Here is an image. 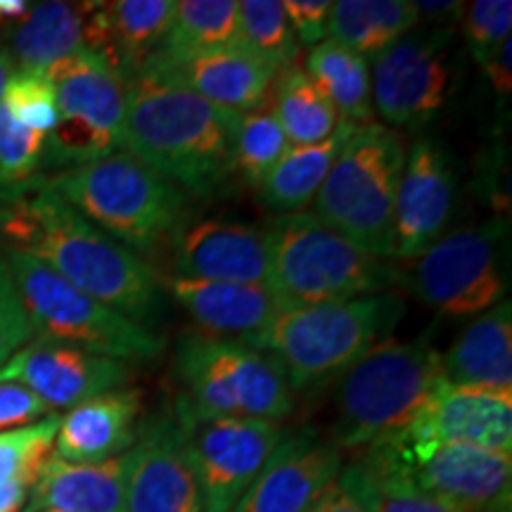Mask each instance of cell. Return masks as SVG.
I'll use <instances>...</instances> for the list:
<instances>
[{
    "instance_id": "obj_1",
    "label": "cell",
    "mask_w": 512,
    "mask_h": 512,
    "mask_svg": "<svg viewBox=\"0 0 512 512\" xmlns=\"http://www.w3.org/2000/svg\"><path fill=\"white\" fill-rule=\"evenodd\" d=\"M0 247L31 254L76 290L159 335L166 316L159 273L83 219L43 178L0 192Z\"/></svg>"
},
{
    "instance_id": "obj_2",
    "label": "cell",
    "mask_w": 512,
    "mask_h": 512,
    "mask_svg": "<svg viewBox=\"0 0 512 512\" xmlns=\"http://www.w3.org/2000/svg\"><path fill=\"white\" fill-rule=\"evenodd\" d=\"M242 114L211 105L178 83L140 74L126 86L121 152L185 197L207 200L235 176Z\"/></svg>"
},
{
    "instance_id": "obj_3",
    "label": "cell",
    "mask_w": 512,
    "mask_h": 512,
    "mask_svg": "<svg viewBox=\"0 0 512 512\" xmlns=\"http://www.w3.org/2000/svg\"><path fill=\"white\" fill-rule=\"evenodd\" d=\"M406 313L399 294L382 292L337 304L287 309L264 330L240 339L271 354L294 392H311L344 375L370 349L384 342Z\"/></svg>"
},
{
    "instance_id": "obj_4",
    "label": "cell",
    "mask_w": 512,
    "mask_h": 512,
    "mask_svg": "<svg viewBox=\"0 0 512 512\" xmlns=\"http://www.w3.org/2000/svg\"><path fill=\"white\" fill-rule=\"evenodd\" d=\"M441 380V351L430 337H387L342 375L332 441L342 453L392 444Z\"/></svg>"
},
{
    "instance_id": "obj_5",
    "label": "cell",
    "mask_w": 512,
    "mask_h": 512,
    "mask_svg": "<svg viewBox=\"0 0 512 512\" xmlns=\"http://www.w3.org/2000/svg\"><path fill=\"white\" fill-rule=\"evenodd\" d=\"M264 230L268 287L287 309L349 302L401 283V268L392 259L366 254L311 211L278 216Z\"/></svg>"
},
{
    "instance_id": "obj_6",
    "label": "cell",
    "mask_w": 512,
    "mask_h": 512,
    "mask_svg": "<svg viewBox=\"0 0 512 512\" xmlns=\"http://www.w3.org/2000/svg\"><path fill=\"white\" fill-rule=\"evenodd\" d=\"M43 183L136 256L155 254L188 216V197L126 152L43 176Z\"/></svg>"
},
{
    "instance_id": "obj_7",
    "label": "cell",
    "mask_w": 512,
    "mask_h": 512,
    "mask_svg": "<svg viewBox=\"0 0 512 512\" xmlns=\"http://www.w3.org/2000/svg\"><path fill=\"white\" fill-rule=\"evenodd\" d=\"M406 150V138L394 128L375 121L354 128L313 200L325 226L377 259H394V207Z\"/></svg>"
},
{
    "instance_id": "obj_8",
    "label": "cell",
    "mask_w": 512,
    "mask_h": 512,
    "mask_svg": "<svg viewBox=\"0 0 512 512\" xmlns=\"http://www.w3.org/2000/svg\"><path fill=\"white\" fill-rule=\"evenodd\" d=\"M178 403L195 418H261L280 422L294 411L285 370L266 351L240 339L183 332L174 354Z\"/></svg>"
},
{
    "instance_id": "obj_9",
    "label": "cell",
    "mask_w": 512,
    "mask_h": 512,
    "mask_svg": "<svg viewBox=\"0 0 512 512\" xmlns=\"http://www.w3.org/2000/svg\"><path fill=\"white\" fill-rule=\"evenodd\" d=\"M3 254L36 337L131 366L157 361L164 354L162 335L140 328L107 304L76 290L31 254L10 247H3Z\"/></svg>"
},
{
    "instance_id": "obj_10",
    "label": "cell",
    "mask_w": 512,
    "mask_h": 512,
    "mask_svg": "<svg viewBox=\"0 0 512 512\" xmlns=\"http://www.w3.org/2000/svg\"><path fill=\"white\" fill-rule=\"evenodd\" d=\"M46 76L55 88L57 126L48 136L41 171L79 169L121 152L126 83L105 57L81 50Z\"/></svg>"
},
{
    "instance_id": "obj_11",
    "label": "cell",
    "mask_w": 512,
    "mask_h": 512,
    "mask_svg": "<svg viewBox=\"0 0 512 512\" xmlns=\"http://www.w3.org/2000/svg\"><path fill=\"white\" fill-rule=\"evenodd\" d=\"M508 221L460 228L413 259L401 283L413 297L448 318H472L505 302L510 287Z\"/></svg>"
},
{
    "instance_id": "obj_12",
    "label": "cell",
    "mask_w": 512,
    "mask_h": 512,
    "mask_svg": "<svg viewBox=\"0 0 512 512\" xmlns=\"http://www.w3.org/2000/svg\"><path fill=\"white\" fill-rule=\"evenodd\" d=\"M453 29H413L373 60L370 100L384 126L418 131L444 110L451 88Z\"/></svg>"
},
{
    "instance_id": "obj_13",
    "label": "cell",
    "mask_w": 512,
    "mask_h": 512,
    "mask_svg": "<svg viewBox=\"0 0 512 512\" xmlns=\"http://www.w3.org/2000/svg\"><path fill=\"white\" fill-rule=\"evenodd\" d=\"M176 420L188 437V448L211 512H230L285 437L280 422L261 418L202 420L176 401Z\"/></svg>"
},
{
    "instance_id": "obj_14",
    "label": "cell",
    "mask_w": 512,
    "mask_h": 512,
    "mask_svg": "<svg viewBox=\"0 0 512 512\" xmlns=\"http://www.w3.org/2000/svg\"><path fill=\"white\" fill-rule=\"evenodd\" d=\"M382 446L392 448L403 463H415L441 446L512 453V392L441 380L401 437Z\"/></svg>"
},
{
    "instance_id": "obj_15",
    "label": "cell",
    "mask_w": 512,
    "mask_h": 512,
    "mask_svg": "<svg viewBox=\"0 0 512 512\" xmlns=\"http://www.w3.org/2000/svg\"><path fill=\"white\" fill-rule=\"evenodd\" d=\"M126 512H211L188 437L174 413L140 425L128 451Z\"/></svg>"
},
{
    "instance_id": "obj_16",
    "label": "cell",
    "mask_w": 512,
    "mask_h": 512,
    "mask_svg": "<svg viewBox=\"0 0 512 512\" xmlns=\"http://www.w3.org/2000/svg\"><path fill=\"white\" fill-rule=\"evenodd\" d=\"M166 245L176 278L268 287L271 266L264 228L185 216Z\"/></svg>"
},
{
    "instance_id": "obj_17",
    "label": "cell",
    "mask_w": 512,
    "mask_h": 512,
    "mask_svg": "<svg viewBox=\"0 0 512 512\" xmlns=\"http://www.w3.org/2000/svg\"><path fill=\"white\" fill-rule=\"evenodd\" d=\"M456 204V169L434 138L406 150L394 207V259L413 261L444 238Z\"/></svg>"
},
{
    "instance_id": "obj_18",
    "label": "cell",
    "mask_w": 512,
    "mask_h": 512,
    "mask_svg": "<svg viewBox=\"0 0 512 512\" xmlns=\"http://www.w3.org/2000/svg\"><path fill=\"white\" fill-rule=\"evenodd\" d=\"M133 366L95 356L53 339L34 337L0 368V382H17L31 389L50 408H74L93 396L124 389Z\"/></svg>"
},
{
    "instance_id": "obj_19",
    "label": "cell",
    "mask_w": 512,
    "mask_h": 512,
    "mask_svg": "<svg viewBox=\"0 0 512 512\" xmlns=\"http://www.w3.org/2000/svg\"><path fill=\"white\" fill-rule=\"evenodd\" d=\"M344 453L313 430L285 432L230 512H306L339 475Z\"/></svg>"
},
{
    "instance_id": "obj_20",
    "label": "cell",
    "mask_w": 512,
    "mask_h": 512,
    "mask_svg": "<svg viewBox=\"0 0 512 512\" xmlns=\"http://www.w3.org/2000/svg\"><path fill=\"white\" fill-rule=\"evenodd\" d=\"M425 494L456 512H512V453L441 446L403 463Z\"/></svg>"
},
{
    "instance_id": "obj_21",
    "label": "cell",
    "mask_w": 512,
    "mask_h": 512,
    "mask_svg": "<svg viewBox=\"0 0 512 512\" xmlns=\"http://www.w3.org/2000/svg\"><path fill=\"white\" fill-rule=\"evenodd\" d=\"M140 411V392L126 387L69 408L57 427L53 456L67 463H102L124 456L138 439Z\"/></svg>"
},
{
    "instance_id": "obj_22",
    "label": "cell",
    "mask_w": 512,
    "mask_h": 512,
    "mask_svg": "<svg viewBox=\"0 0 512 512\" xmlns=\"http://www.w3.org/2000/svg\"><path fill=\"white\" fill-rule=\"evenodd\" d=\"M164 294H171L207 335L245 339L261 332L275 316L287 311L266 285L214 283L159 275Z\"/></svg>"
},
{
    "instance_id": "obj_23",
    "label": "cell",
    "mask_w": 512,
    "mask_h": 512,
    "mask_svg": "<svg viewBox=\"0 0 512 512\" xmlns=\"http://www.w3.org/2000/svg\"><path fill=\"white\" fill-rule=\"evenodd\" d=\"M155 79L178 83L223 110L252 114L271 107L278 72L242 48H226L192 57L188 62L145 72Z\"/></svg>"
},
{
    "instance_id": "obj_24",
    "label": "cell",
    "mask_w": 512,
    "mask_h": 512,
    "mask_svg": "<svg viewBox=\"0 0 512 512\" xmlns=\"http://www.w3.org/2000/svg\"><path fill=\"white\" fill-rule=\"evenodd\" d=\"M128 453L102 463H67L50 456L22 512H126Z\"/></svg>"
},
{
    "instance_id": "obj_25",
    "label": "cell",
    "mask_w": 512,
    "mask_h": 512,
    "mask_svg": "<svg viewBox=\"0 0 512 512\" xmlns=\"http://www.w3.org/2000/svg\"><path fill=\"white\" fill-rule=\"evenodd\" d=\"M95 3H48L31 5L27 15L10 24L3 46L15 62V72L46 74L55 64L88 50V22Z\"/></svg>"
},
{
    "instance_id": "obj_26",
    "label": "cell",
    "mask_w": 512,
    "mask_h": 512,
    "mask_svg": "<svg viewBox=\"0 0 512 512\" xmlns=\"http://www.w3.org/2000/svg\"><path fill=\"white\" fill-rule=\"evenodd\" d=\"M444 380L460 387L512 392V306L510 299L467 325L441 356Z\"/></svg>"
},
{
    "instance_id": "obj_27",
    "label": "cell",
    "mask_w": 512,
    "mask_h": 512,
    "mask_svg": "<svg viewBox=\"0 0 512 512\" xmlns=\"http://www.w3.org/2000/svg\"><path fill=\"white\" fill-rule=\"evenodd\" d=\"M238 10L235 0H181L176 3L169 31L143 74L174 67L216 50L238 48Z\"/></svg>"
},
{
    "instance_id": "obj_28",
    "label": "cell",
    "mask_w": 512,
    "mask_h": 512,
    "mask_svg": "<svg viewBox=\"0 0 512 512\" xmlns=\"http://www.w3.org/2000/svg\"><path fill=\"white\" fill-rule=\"evenodd\" d=\"M354 128L358 126L339 121L337 131L330 138L313 145L287 147L285 155L280 157V162L273 166V171L259 188L266 207L280 211V214H297L309 207Z\"/></svg>"
},
{
    "instance_id": "obj_29",
    "label": "cell",
    "mask_w": 512,
    "mask_h": 512,
    "mask_svg": "<svg viewBox=\"0 0 512 512\" xmlns=\"http://www.w3.org/2000/svg\"><path fill=\"white\" fill-rule=\"evenodd\" d=\"M418 24L413 0H337L330 10L328 34L344 48L375 60Z\"/></svg>"
},
{
    "instance_id": "obj_30",
    "label": "cell",
    "mask_w": 512,
    "mask_h": 512,
    "mask_svg": "<svg viewBox=\"0 0 512 512\" xmlns=\"http://www.w3.org/2000/svg\"><path fill=\"white\" fill-rule=\"evenodd\" d=\"M304 72L328 95L339 114V121L351 126L373 124V100H370V67L366 57L344 48L342 43L325 38L309 48Z\"/></svg>"
},
{
    "instance_id": "obj_31",
    "label": "cell",
    "mask_w": 512,
    "mask_h": 512,
    "mask_svg": "<svg viewBox=\"0 0 512 512\" xmlns=\"http://www.w3.org/2000/svg\"><path fill=\"white\" fill-rule=\"evenodd\" d=\"M273 112L290 145H313L330 138L339 126V114L318 83L292 64L278 74L273 88Z\"/></svg>"
},
{
    "instance_id": "obj_32",
    "label": "cell",
    "mask_w": 512,
    "mask_h": 512,
    "mask_svg": "<svg viewBox=\"0 0 512 512\" xmlns=\"http://www.w3.org/2000/svg\"><path fill=\"white\" fill-rule=\"evenodd\" d=\"M238 48L278 74L297 64L299 43L280 0H242L238 10Z\"/></svg>"
},
{
    "instance_id": "obj_33",
    "label": "cell",
    "mask_w": 512,
    "mask_h": 512,
    "mask_svg": "<svg viewBox=\"0 0 512 512\" xmlns=\"http://www.w3.org/2000/svg\"><path fill=\"white\" fill-rule=\"evenodd\" d=\"M287 147L290 143L273 107L242 114L238 143H235V176L259 190Z\"/></svg>"
},
{
    "instance_id": "obj_34",
    "label": "cell",
    "mask_w": 512,
    "mask_h": 512,
    "mask_svg": "<svg viewBox=\"0 0 512 512\" xmlns=\"http://www.w3.org/2000/svg\"><path fill=\"white\" fill-rule=\"evenodd\" d=\"M370 470H373L377 486V512H456L446 503L425 494L413 477L408 475V467L396 456L392 448L375 446L363 453Z\"/></svg>"
},
{
    "instance_id": "obj_35",
    "label": "cell",
    "mask_w": 512,
    "mask_h": 512,
    "mask_svg": "<svg viewBox=\"0 0 512 512\" xmlns=\"http://www.w3.org/2000/svg\"><path fill=\"white\" fill-rule=\"evenodd\" d=\"M60 415H48L22 430L0 432V484L24 482L34 486L38 472L53 456Z\"/></svg>"
},
{
    "instance_id": "obj_36",
    "label": "cell",
    "mask_w": 512,
    "mask_h": 512,
    "mask_svg": "<svg viewBox=\"0 0 512 512\" xmlns=\"http://www.w3.org/2000/svg\"><path fill=\"white\" fill-rule=\"evenodd\" d=\"M46 143L48 133L19 126L0 102V192L38 178Z\"/></svg>"
},
{
    "instance_id": "obj_37",
    "label": "cell",
    "mask_w": 512,
    "mask_h": 512,
    "mask_svg": "<svg viewBox=\"0 0 512 512\" xmlns=\"http://www.w3.org/2000/svg\"><path fill=\"white\" fill-rule=\"evenodd\" d=\"M0 102L19 126L48 133V136L57 126L55 88L46 74L15 72L10 76Z\"/></svg>"
},
{
    "instance_id": "obj_38",
    "label": "cell",
    "mask_w": 512,
    "mask_h": 512,
    "mask_svg": "<svg viewBox=\"0 0 512 512\" xmlns=\"http://www.w3.org/2000/svg\"><path fill=\"white\" fill-rule=\"evenodd\" d=\"M463 15L467 50L484 67L510 41L512 3L510 0H477L463 10Z\"/></svg>"
},
{
    "instance_id": "obj_39",
    "label": "cell",
    "mask_w": 512,
    "mask_h": 512,
    "mask_svg": "<svg viewBox=\"0 0 512 512\" xmlns=\"http://www.w3.org/2000/svg\"><path fill=\"white\" fill-rule=\"evenodd\" d=\"M306 512H377V486L366 460L342 465Z\"/></svg>"
},
{
    "instance_id": "obj_40",
    "label": "cell",
    "mask_w": 512,
    "mask_h": 512,
    "mask_svg": "<svg viewBox=\"0 0 512 512\" xmlns=\"http://www.w3.org/2000/svg\"><path fill=\"white\" fill-rule=\"evenodd\" d=\"M29 313L12 278L3 247H0V368L34 339Z\"/></svg>"
},
{
    "instance_id": "obj_41",
    "label": "cell",
    "mask_w": 512,
    "mask_h": 512,
    "mask_svg": "<svg viewBox=\"0 0 512 512\" xmlns=\"http://www.w3.org/2000/svg\"><path fill=\"white\" fill-rule=\"evenodd\" d=\"M53 415V408L17 382H0V432L22 430Z\"/></svg>"
},
{
    "instance_id": "obj_42",
    "label": "cell",
    "mask_w": 512,
    "mask_h": 512,
    "mask_svg": "<svg viewBox=\"0 0 512 512\" xmlns=\"http://www.w3.org/2000/svg\"><path fill=\"white\" fill-rule=\"evenodd\" d=\"M283 10L299 48H313L320 41H325L332 10L330 0H285Z\"/></svg>"
},
{
    "instance_id": "obj_43",
    "label": "cell",
    "mask_w": 512,
    "mask_h": 512,
    "mask_svg": "<svg viewBox=\"0 0 512 512\" xmlns=\"http://www.w3.org/2000/svg\"><path fill=\"white\" fill-rule=\"evenodd\" d=\"M484 72L489 76L491 86L498 93V98H508L512 91V67H510V41L484 64Z\"/></svg>"
},
{
    "instance_id": "obj_44",
    "label": "cell",
    "mask_w": 512,
    "mask_h": 512,
    "mask_svg": "<svg viewBox=\"0 0 512 512\" xmlns=\"http://www.w3.org/2000/svg\"><path fill=\"white\" fill-rule=\"evenodd\" d=\"M31 486L24 482L0 484V512H22L27 505Z\"/></svg>"
},
{
    "instance_id": "obj_45",
    "label": "cell",
    "mask_w": 512,
    "mask_h": 512,
    "mask_svg": "<svg viewBox=\"0 0 512 512\" xmlns=\"http://www.w3.org/2000/svg\"><path fill=\"white\" fill-rule=\"evenodd\" d=\"M463 3H430V0H420V3H415V10H418V15L422 19V15L427 17H439V19H446V17H458L463 15Z\"/></svg>"
},
{
    "instance_id": "obj_46",
    "label": "cell",
    "mask_w": 512,
    "mask_h": 512,
    "mask_svg": "<svg viewBox=\"0 0 512 512\" xmlns=\"http://www.w3.org/2000/svg\"><path fill=\"white\" fill-rule=\"evenodd\" d=\"M31 8V3L27 0H0V24H5V27H10V24H15L27 15Z\"/></svg>"
},
{
    "instance_id": "obj_47",
    "label": "cell",
    "mask_w": 512,
    "mask_h": 512,
    "mask_svg": "<svg viewBox=\"0 0 512 512\" xmlns=\"http://www.w3.org/2000/svg\"><path fill=\"white\" fill-rule=\"evenodd\" d=\"M12 74H15V62H12L8 48L3 46V41H0V100H3V91L5 86H8Z\"/></svg>"
},
{
    "instance_id": "obj_48",
    "label": "cell",
    "mask_w": 512,
    "mask_h": 512,
    "mask_svg": "<svg viewBox=\"0 0 512 512\" xmlns=\"http://www.w3.org/2000/svg\"><path fill=\"white\" fill-rule=\"evenodd\" d=\"M46 512H60V510H46Z\"/></svg>"
}]
</instances>
